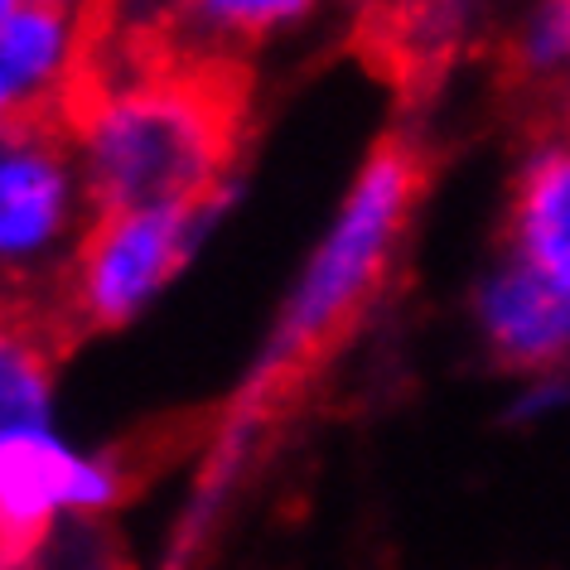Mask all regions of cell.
I'll use <instances>...</instances> for the list:
<instances>
[{
	"instance_id": "cell-1",
	"label": "cell",
	"mask_w": 570,
	"mask_h": 570,
	"mask_svg": "<svg viewBox=\"0 0 570 570\" xmlns=\"http://www.w3.org/2000/svg\"><path fill=\"white\" fill-rule=\"evenodd\" d=\"M82 189L97 218L218 194L237 102L227 73H136L63 92Z\"/></svg>"
},
{
	"instance_id": "cell-2",
	"label": "cell",
	"mask_w": 570,
	"mask_h": 570,
	"mask_svg": "<svg viewBox=\"0 0 570 570\" xmlns=\"http://www.w3.org/2000/svg\"><path fill=\"white\" fill-rule=\"evenodd\" d=\"M416 179H421V165L406 146H382L367 160L344 213H338V223L320 242V252L309 256L305 276L295 285L291 305H285L266 353V367H281L285 358L309 353L324 334H334L358 309V301L373 291V281L387 266V252L396 233H402Z\"/></svg>"
},
{
	"instance_id": "cell-3",
	"label": "cell",
	"mask_w": 570,
	"mask_h": 570,
	"mask_svg": "<svg viewBox=\"0 0 570 570\" xmlns=\"http://www.w3.org/2000/svg\"><path fill=\"white\" fill-rule=\"evenodd\" d=\"M208 218L213 198L97 218V227L78 247L73 281H68V309L92 330L131 320L184 266Z\"/></svg>"
},
{
	"instance_id": "cell-4",
	"label": "cell",
	"mask_w": 570,
	"mask_h": 570,
	"mask_svg": "<svg viewBox=\"0 0 570 570\" xmlns=\"http://www.w3.org/2000/svg\"><path fill=\"white\" fill-rule=\"evenodd\" d=\"M82 194L68 121L30 111L0 126V266L30 271L49 262L73 233Z\"/></svg>"
},
{
	"instance_id": "cell-5",
	"label": "cell",
	"mask_w": 570,
	"mask_h": 570,
	"mask_svg": "<svg viewBox=\"0 0 570 570\" xmlns=\"http://www.w3.org/2000/svg\"><path fill=\"white\" fill-rule=\"evenodd\" d=\"M117 498V474L82 460L49 435V425L0 435V556L24 566L59 512H92Z\"/></svg>"
},
{
	"instance_id": "cell-6",
	"label": "cell",
	"mask_w": 570,
	"mask_h": 570,
	"mask_svg": "<svg viewBox=\"0 0 570 570\" xmlns=\"http://www.w3.org/2000/svg\"><path fill=\"white\" fill-rule=\"evenodd\" d=\"M479 320L498 363L522 367V373L551 367L570 353V301L522 262H512L483 285Z\"/></svg>"
},
{
	"instance_id": "cell-7",
	"label": "cell",
	"mask_w": 570,
	"mask_h": 570,
	"mask_svg": "<svg viewBox=\"0 0 570 570\" xmlns=\"http://www.w3.org/2000/svg\"><path fill=\"white\" fill-rule=\"evenodd\" d=\"M512 247L527 271L570 301V121L532 150L512 198Z\"/></svg>"
},
{
	"instance_id": "cell-8",
	"label": "cell",
	"mask_w": 570,
	"mask_h": 570,
	"mask_svg": "<svg viewBox=\"0 0 570 570\" xmlns=\"http://www.w3.org/2000/svg\"><path fill=\"white\" fill-rule=\"evenodd\" d=\"M73 59H78V30L68 10L49 6H20L0 24V68L16 78V88L30 97L35 111H45L53 88H73Z\"/></svg>"
},
{
	"instance_id": "cell-9",
	"label": "cell",
	"mask_w": 570,
	"mask_h": 570,
	"mask_svg": "<svg viewBox=\"0 0 570 570\" xmlns=\"http://www.w3.org/2000/svg\"><path fill=\"white\" fill-rule=\"evenodd\" d=\"M49 416V344L35 320L0 315V435L45 425Z\"/></svg>"
},
{
	"instance_id": "cell-10",
	"label": "cell",
	"mask_w": 570,
	"mask_h": 570,
	"mask_svg": "<svg viewBox=\"0 0 570 570\" xmlns=\"http://www.w3.org/2000/svg\"><path fill=\"white\" fill-rule=\"evenodd\" d=\"M189 16L204 24V30L218 35H262L271 24L301 16L309 0H184Z\"/></svg>"
},
{
	"instance_id": "cell-11",
	"label": "cell",
	"mask_w": 570,
	"mask_h": 570,
	"mask_svg": "<svg viewBox=\"0 0 570 570\" xmlns=\"http://www.w3.org/2000/svg\"><path fill=\"white\" fill-rule=\"evenodd\" d=\"M30 97H24L20 88H16V78L0 68V126H10V121H20V117H30Z\"/></svg>"
},
{
	"instance_id": "cell-12",
	"label": "cell",
	"mask_w": 570,
	"mask_h": 570,
	"mask_svg": "<svg viewBox=\"0 0 570 570\" xmlns=\"http://www.w3.org/2000/svg\"><path fill=\"white\" fill-rule=\"evenodd\" d=\"M24 6H49V10H73L78 0H24Z\"/></svg>"
},
{
	"instance_id": "cell-13",
	"label": "cell",
	"mask_w": 570,
	"mask_h": 570,
	"mask_svg": "<svg viewBox=\"0 0 570 570\" xmlns=\"http://www.w3.org/2000/svg\"><path fill=\"white\" fill-rule=\"evenodd\" d=\"M16 6H20V0H0V24L10 20V10H16Z\"/></svg>"
},
{
	"instance_id": "cell-14",
	"label": "cell",
	"mask_w": 570,
	"mask_h": 570,
	"mask_svg": "<svg viewBox=\"0 0 570 570\" xmlns=\"http://www.w3.org/2000/svg\"><path fill=\"white\" fill-rule=\"evenodd\" d=\"M0 570H10V561H6V556H0Z\"/></svg>"
}]
</instances>
